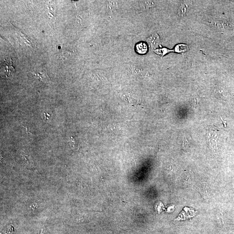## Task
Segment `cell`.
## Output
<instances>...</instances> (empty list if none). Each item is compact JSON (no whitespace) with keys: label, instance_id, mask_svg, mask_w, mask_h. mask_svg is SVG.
Returning <instances> with one entry per match:
<instances>
[{"label":"cell","instance_id":"obj_1","mask_svg":"<svg viewBox=\"0 0 234 234\" xmlns=\"http://www.w3.org/2000/svg\"><path fill=\"white\" fill-rule=\"evenodd\" d=\"M137 52L141 54H145L148 52V47L147 44L143 42L138 43L136 46Z\"/></svg>","mask_w":234,"mask_h":234},{"label":"cell","instance_id":"obj_2","mask_svg":"<svg viewBox=\"0 0 234 234\" xmlns=\"http://www.w3.org/2000/svg\"><path fill=\"white\" fill-rule=\"evenodd\" d=\"M148 42L149 43L150 45L151 46L156 47L159 45L160 42V38L158 35H153L149 38Z\"/></svg>","mask_w":234,"mask_h":234},{"label":"cell","instance_id":"obj_3","mask_svg":"<svg viewBox=\"0 0 234 234\" xmlns=\"http://www.w3.org/2000/svg\"><path fill=\"white\" fill-rule=\"evenodd\" d=\"M11 63L9 64L7 62H5V64H4V70H2V72H1L2 74L3 75L5 76V77H7L10 76V73L13 70L12 66L11 65Z\"/></svg>","mask_w":234,"mask_h":234},{"label":"cell","instance_id":"obj_4","mask_svg":"<svg viewBox=\"0 0 234 234\" xmlns=\"http://www.w3.org/2000/svg\"><path fill=\"white\" fill-rule=\"evenodd\" d=\"M189 47L188 45L184 44H178L175 46L174 51L176 53H183L188 51Z\"/></svg>","mask_w":234,"mask_h":234},{"label":"cell","instance_id":"obj_5","mask_svg":"<svg viewBox=\"0 0 234 234\" xmlns=\"http://www.w3.org/2000/svg\"><path fill=\"white\" fill-rule=\"evenodd\" d=\"M173 50H170L166 48H158L154 50V52L157 54L159 55L160 56H164L165 55L167 54L168 53L173 51Z\"/></svg>","mask_w":234,"mask_h":234},{"label":"cell","instance_id":"obj_6","mask_svg":"<svg viewBox=\"0 0 234 234\" xmlns=\"http://www.w3.org/2000/svg\"><path fill=\"white\" fill-rule=\"evenodd\" d=\"M50 112L48 111H44L42 113V118L44 120L46 121H50L52 118V114H50Z\"/></svg>","mask_w":234,"mask_h":234},{"label":"cell","instance_id":"obj_7","mask_svg":"<svg viewBox=\"0 0 234 234\" xmlns=\"http://www.w3.org/2000/svg\"><path fill=\"white\" fill-rule=\"evenodd\" d=\"M68 143H69V146H70L71 148L73 149L75 147V140L73 138V137H71L70 138V140L68 141Z\"/></svg>","mask_w":234,"mask_h":234}]
</instances>
